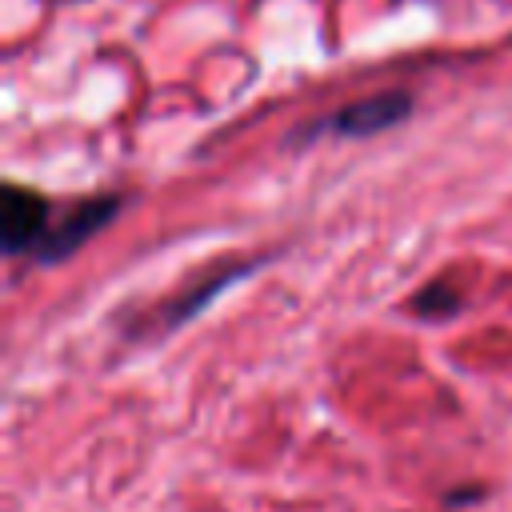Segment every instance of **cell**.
Returning a JSON list of instances; mask_svg holds the SVG:
<instances>
[{"label": "cell", "mask_w": 512, "mask_h": 512, "mask_svg": "<svg viewBox=\"0 0 512 512\" xmlns=\"http://www.w3.org/2000/svg\"><path fill=\"white\" fill-rule=\"evenodd\" d=\"M120 208H124L120 196H84V200H72L60 216H52L48 236L40 240V248H36L32 256H36L40 264H56V260L72 256V252L84 248Z\"/></svg>", "instance_id": "obj_1"}, {"label": "cell", "mask_w": 512, "mask_h": 512, "mask_svg": "<svg viewBox=\"0 0 512 512\" xmlns=\"http://www.w3.org/2000/svg\"><path fill=\"white\" fill-rule=\"evenodd\" d=\"M52 200L24 184H4L0 192V236L8 256H32L52 224Z\"/></svg>", "instance_id": "obj_2"}, {"label": "cell", "mask_w": 512, "mask_h": 512, "mask_svg": "<svg viewBox=\"0 0 512 512\" xmlns=\"http://www.w3.org/2000/svg\"><path fill=\"white\" fill-rule=\"evenodd\" d=\"M252 272V264L248 260H240V264H216V268H208L196 284H188L172 304H168V312H164V328H176V324H184V320H192L212 296H220L232 280H240V276H248Z\"/></svg>", "instance_id": "obj_4"}, {"label": "cell", "mask_w": 512, "mask_h": 512, "mask_svg": "<svg viewBox=\"0 0 512 512\" xmlns=\"http://www.w3.org/2000/svg\"><path fill=\"white\" fill-rule=\"evenodd\" d=\"M412 308L420 312V316H452L456 308H460V296H456V288H448V284H428L416 300H412Z\"/></svg>", "instance_id": "obj_5"}, {"label": "cell", "mask_w": 512, "mask_h": 512, "mask_svg": "<svg viewBox=\"0 0 512 512\" xmlns=\"http://www.w3.org/2000/svg\"><path fill=\"white\" fill-rule=\"evenodd\" d=\"M408 116H412V96H404V92H380V96H364L356 104L336 108L332 116H324L320 124H312L308 136H376L384 128H396Z\"/></svg>", "instance_id": "obj_3"}]
</instances>
